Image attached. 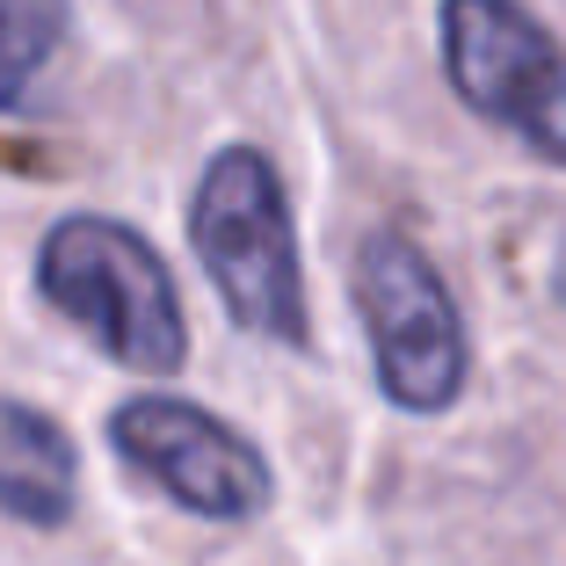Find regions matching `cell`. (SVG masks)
<instances>
[{
  "instance_id": "1",
  "label": "cell",
  "mask_w": 566,
  "mask_h": 566,
  "mask_svg": "<svg viewBox=\"0 0 566 566\" xmlns=\"http://www.w3.org/2000/svg\"><path fill=\"white\" fill-rule=\"evenodd\" d=\"M36 291L73 319L102 356H117L138 378H175L189 356L182 298L167 283V262L117 218L73 211L36 248Z\"/></svg>"
},
{
  "instance_id": "2",
  "label": "cell",
  "mask_w": 566,
  "mask_h": 566,
  "mask_svg": "<svg viewBox=\"0 0 566 566\" xmlns=\"http://www.w3.org/2000/svg\"><path fill=\"white\" fill-rule=\"evenodd\" d=\"M189 248L233 319L269 342H305V269L276 167L254 146H226L189 203Z\"/></svg>"
},
{
  "instance_id": "3",
  "label": "cell",
  "mask_w": 566,
  "mask_h": 566,
  "mask_svg": "<svg viewBox=\"0 0 566 566\" xmlns=\"http://www.w3.org/2000/svg\"><path fill=\"white\" fill-rule=\"evenodd\" d=\"M349 291L364 313L385 400L415 407V415H443L465 385V319H458V298L443 291L436 262L407 233H370L356 248Z\"/></svg>"
},
{
  "instance_id": "4",
  "label": "cell",
  "mask_w": 566,
  "mask_h": 566,
  "mask_svg": "<svg viewBox=\"0 0 566 566\" xmlns=\"http://www.w3.org/2000/svg\"><path fill=\"white\" fill-rule=\"evenodd\" d=\"M443 73L486 124L566 160V51L516 0H443Z\"/></svg>"
},
{
  "instance_id": "5",
  "label": "cell",
  "mask_w": 566,
  "mask_h": 566,
  "mask_svg": "<svg viewBox=\"0 0 566 566\" xmlns=\"http://www.w3.org/2000/svg\"><path fill=\"white\" fill-rule=\"evenodd\" d=\"M109 450L189 516L240 523L269 509V458L240 429H226L218 415H203L189 400H167V392L124 400L109 415Z\"/></svg>"
},
{
  "instance_id": "6",
  "label": "cell",
  "mask_w": 566,
  "mask_h": 566,
  "mask_svg": "<svg viewBox=\"0 0 566 566\" xmlns=\"http://www.w3.org/2000/svg\"><path fill=\"white\" fill-rule=\"evenodd\" d=\"M73 486H81L73 436L36 407L0 400V516L51 531L73 516Z\"/></svg>"
},
{
  "instance_id": "7",
  "label": "cell",
  "mask_w": 566,
  "mask_h": 566,
  "mask_svg": "<svg viewBox=\"0 0 566 566\" xmlns=\"http://www.w3.org/2000/svg\"><path fill=\"white\" fill-rule=\"evenodd\" d=\"M66 36V0H0V109H22Z\"/></svg>"
},
{
  "instance_id": "8",
  "label": "cell",
  "mask_w": 566,
  "mask_h": 566,
  "mask_svg": "<svg viewBox=\"0 0 566 566\" xmlns=\"http://www.w3.org/2000/svg\"><path fill=\"white\" fill-rule=\"evenodd\" d=\"M552 291H559V298H566V254H559V276H552Z\"/></svg>"
}]
</instances>
